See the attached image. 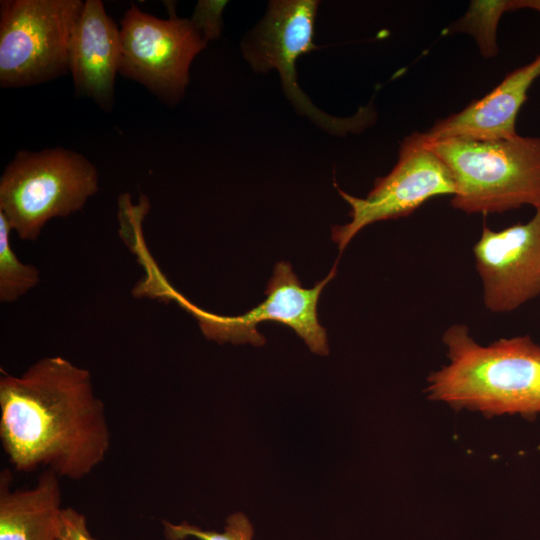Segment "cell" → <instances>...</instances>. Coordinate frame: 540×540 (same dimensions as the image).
Masks as SVG:
<instances>
[{"label": "cell", "instance_id": "cell-12", "mask_svg": "<svg viewBox=\"0 0 540 540\" xmlns=\"http://www.w3.org/2000/svg\"><path fill=\"white\" fill-rule=\"evenodd\" d=\"M540 77V54L530 63L516 68L489 93L473 100L461 111L438 120L428 131V140L470 138L507 139L517 135L516 119L528 99V91Z\"/></svg>", "mask_w": 540, "mask_h": 540}, {"label": "cell", "instance_id": "cell-1", "mask_svg": "<svg viewBox=\"0 0 540 540\" xmlns=\"http://www.w3.org/2000/svg\"><path fill=\"white\" fill-rule=\"evenodd\" d=\"M0 441L17 472L87 477L111 447L91 373L62 356L43 357L20 375L1 370Z\"/></svg>", "mask_w": 540, "mask_h": 540}, {"label": "cell", "instance_id": "cell-3", "mask_svg": "<svg viewBox=\"0 0 540 540\" xmlns=\"http://www.w3.org/2000/svg\"><path fill=\"white\" fill-rule=\"evenodd\" d=\"M423 140L452 174L453 208L487 215L540 207V136Z\"/></svg>", "mask_w": 540, "mask_h": 540}, {"label": "cell", "instance_id": "cell-14", "mask_svg": "<svg viewBox=\"0 0 540 540\" xmlns=\"http://www.w3.org/2000/svg\"><path fill=\"white\" fill-rule=\"evenodd\" d=\"M533 9L540 13V0L471 1L466 13L454 22L448 32H466L476 41L485 58L498 52L496 31L501 16L519 9Z\"/></svg>", "mask_w": 540, "mask_h": 540}, {"label": "cell", "instance_id": "cell-13", "mask_svg": "<svg viewBox=\"0 0 540 540\" xmlns=\"http://www.w3.org/2000/svg\"><path fill=\"white\" fill-rule=\"evenodd\" d=\"M60 477L44 470L28 488L11 489L10 470L0 475V540H57L63 510Z\"/></svg>", "mask_w": 540, "mask_h": 540}, {"label": "cell", "instance_id": "cell-7", "mask_svg": "<svg viewBox=\"0 0 540 540\" xmlns=\"http://www.w3.org/2000/svg\"><path fill=\"white\" fill-rule=\"evenodd\" d=\"M318 4L314 0L271 1L264 18L242 44V52L253 69L277 70L295 108L320 127L339 134L358 131L372 116L368 108L352 118L331 117L315 107L297 84V60L316 48L313 35Z\"/></svg>", "mask_w": 540, "mask_h": 540}, {"label": "cell", "instance_id": "cell-17", "mask_svg": "<svg viewBox=\"0 0 540 540\" xmlns=\"http://www.w3.org/2000/svg\"><path fill=\"white\" fill-rule=\"evenodd\" d=\"M227 1L199 0L190 19L195 29L208 42L220 37L222 13Z\"/></svg>", "mask_w": 540, "mask_h": 540}, {"label": "cell", "instance_id": "cell-5", "mask_svg": "<svg viewBox=\"0 0 540 540\" xmlns=\"http://www.w3.org/2000/svg\"><path fill=\"white\" fill-rule=\"evenodd\" d=\"M81 0L0 1V86L19 88L69 71L68 48Z\"/></svg>", "mask_w": 540, "mask_h": 540}, {"label": "cell", "instance_id": "cell-8", "mask_svg": "<svg viewBox=\"0 0 540 540\" xmlns=\"http://www.w3.org/2000/svg\"><path fill=\"white\" fill-rule=\"evenodd\" d=\"M335 186L351 208L350 222L332 227V240L338 245L339 255L364 227L406 217L433 197L456 193L451 172L427 148L421 132H413L402 141L397 163L386 176L375 180L365 198Z\"/></svg>", "mask_w": 540, "mask_h": 540}, {"label": "cell", "instance_id": "cell-2", "mask_svg": "<svg viewBox=\"0 0 540 540\" xmlns=\"http://www.w3.org/2000/svg\"><path fill=\"white\" fill-rule=\"evenodd\" d=\"M442 342L449 363L428 377L430 399L486 416L540 413V345L529 335L484 346L467 325L453 324Z\"/></svg>", "mask_w": 540, "mask_h": 540}, {"label": "cell", "instance_id": "cell-11", "mask_svg": "<svg viewBox=\"0 0 540 540\" xmlns=\"http://www.w3.org/2000/svg\"><path fill=\"white\" fill-rule=\"evenodd\" d=\"M120 60V28L101 0L84 1L68 48V67L75 92L111 111Z\"/></svg>", "mask_w": 540, "mask_h": 540}, {"label": "cell", "instance_id": "cell-15", "mask_svg": "<svg viewBox=\"0 0 540 540\" xmlns=\"http://www.w3.org/2000/svg\"><path fill=\"white\" fill-rule=\"evenodd\" d=\"M13 231L0 212V301L11 303L36 287L40 281L35 266L22 263L13 251L9 235Z\"/></svg>", "mask_w": 540, "mask_h": 540}, {"label": "cell", "instance_id": "cell-18", "mask_svg": "<svg viewBox=\"0 0 540 540\" xmlns=\"http://www.w3.org/2000/svg\"><path fill=\"white\" fill-rule=\"evenodd\" d=\"M57 540H95V538L89 531L86 516L73 507H64Z\"/></svg>", "mask_w": 540, "mask_h": 540}, {"label": "cell", "instance_id": "cell-10", "mask_svg": "<svg viewBox=\"0 0 540 540\" xmlns=\"http://www.w3.org/2000/svg\"><path fill=\"white\" fill-rule=\"evenodd\" d=\"M473 254L487 310L511 312L539 296L540 207L526 223L499 231L484 225Z\"/></svg>", "mask_w": 540, "mask_h": 540}, {"label": "cell", "instance_id": "cell-9", "mask_svg": "<svg viewBox=\"0 0 540 540\" xmlns=\"http://www.w3.org/2000/svg\"><path fill=\"white\" fill-rule=\"evenodd\" d=\"M337 263L314 287L304 288L291 264L278 262L265 290L266 299L242 315H214L186 300L184 306L199 320L203 334L219 343L263 345L265 338L258 332L257 326L264 321H274L291 328L313 353L327 355V333L318 320L317 308L322 290L336 275Z\"/></svg>", "mask_w": 540, "mask_h": 540}, {"label": "cell", "instance_id": "cell-6", "mask_svg": "<svg viewBox=\"0 0 540 540\" xmlns=\"http://www.w3.org/2000/svg\"><path fill=\"white\" fill-rule=\"evenodd\" d=\"M119 73L175 105L189 84L193 59L207 42L190 19H161L132 3L120 21Z\"/></svg>", "mask_w": 540, "mask_h": 540}, {"label": "cell", "instance_id": "cell-16", "mask_svg": "<svg viewBox=\"0 0 540 540\" xmlns=\"http://www.w3.org/2000/svg\"><path fill=\"white\" fill-rule=\"evenodd\" d=\"M164 536L167 540H185L189 537L198 540H252L253 527L249 519L241 512H236L226 519L223 532L202 529L184 521L179 524L162 521Z\"/></svg>", "mask_w": 540, "mask_h": 540}, {"label": "cell", "instance_id": "cell-4", "mask_svg": "<svg viewBox=\"0 0 540 540\" xmlns=\"http://www.w3.org/2000/svg\"><path fill=\"white\" fill-rule=\"evenodd\" d=\"M98 189V171L84 155L20 150L0 178V212L20 239L34 241L50 219L81 210Z\"/></svg>", "mask_w": 540, "mask_h": 540}]
</instances>
